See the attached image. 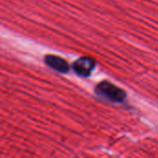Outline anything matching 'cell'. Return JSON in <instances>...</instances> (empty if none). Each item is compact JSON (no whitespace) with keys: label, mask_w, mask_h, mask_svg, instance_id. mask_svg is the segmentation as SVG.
<instances>
[{"label":"cell","mask_w":158,"mask_h":158,"mask_svg":"<svg viewBox=\"0 0 158 158\" xmlns=\"http://www.w3.org/2000/svg\"><path fill=\"white\" fill-rule=\"evenodd\" d=\"M94 67H95L94 60L88 56H83V57L79 58L72 65V68L75 73L81 77L90 76Z\"/></svg>","instance_id":"obj_2"},{"label":"cell","mask_w":158,"mask_h":158,"mask_svg":"<svg viewBox=\"0 0 158 158\" xmlns=\"http://www.w3.org/2000/svg\"><path fill=\"white\" fill-rule=\"evenodd\" d=\"M95 93L99 97L115 103L122 102L126 97L123 90L107 81L100 82L95 88Z\"/></svg>","instance_id":"obj_1"},{"label":"cell","mask_w":158,"mask_h":158,"mask_svg":"<svg viewBox=\"0 0 158 158\" xmlns=\"http://www.w3.org/2000/svg\"><path fill=\"white\" fill-rule=\"evenodd\" d=\"M44 62L48 67L58 72L67 73L69 70V66L68 62L59 56L54 55H48L44 57Z\"/></svg>","instance_id":"obj_3"}]
</instances>
